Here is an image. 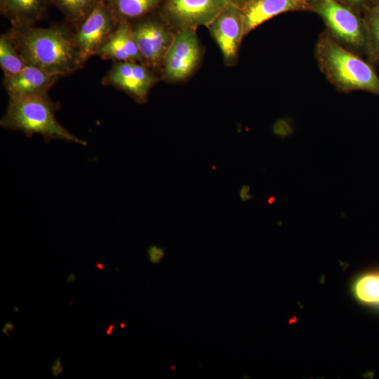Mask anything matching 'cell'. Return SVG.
<instances>
[{"label":"cell","mask_w":379,"mask_h":379,"mask_svg":"<svg viewBox=\"0 0 379 379\" xmlns=\"http://www.w3.org/2000/svg\"><path fill=\"white\" fill-rule=\"evenodd\" d=\"M26 62L8 33L0 36V66L4 77L20 72Z\"/></svg>","instance_id":"e0dca14e"},{"label":"cell","mask_w":379,"mask_h":379,"mask_svg":"<svg viewBox=\"0 0 379 379\" xmlns=\"http://www.w3.org/2000/svg\"><path fill=\"white\" fill-rule=\"evenodd\" d=\"M95 266L98 269L102 270L104 269V265L102 262H96Z\"/></svg>","instance_id":"83f0119b"},{"label":"cell","mask_w":379,"mask_h":379,"mask_svg":"<svg viewBox=\"0 0 379 379\" xmlns=\"http://www.w3.org/2000/svg\"><path fill=\"white\" fill-rule=\"evenodd\" d=\"M200 55L195 29H180L166 53L163 62L164 76L174 81L185 79L197 66Z\"/></svg>","instance_id":"52a82bcc"},{"label":"cell","mask_w":379,"mask_h":379,"mask_svg":"<svg viewBox=\"0 0 379 379\" xmlns=\"http://www.w3.org/2000/svg\"><path fill=\"white\" fill-rule=\"evenodd\" d=\"M27 65L65 76L82 68L74 34L65 26L15 27L7 32Z\"/></svg>","instance_id":"6da1fadb"},{"label":"cell","mask_w":379,"mask_h":379,"mask_svg":"<svg viewBox=\"0 0 379 379\" xmlns=\"http://www.w3.org/2000/svg\"><path fill=\"white\" fill-rule=\"evenodd\" d=\"M338 2L357 13L366 12L371 5L373 0H337Z\"/></svg>","instance_id":"ffe728a7"},{"label":"cell","mask_w":379,"mask_h":379,"mask_svg":"<svg viewBox=\"0 0 379 379\" xmlns=\"http://www.w3.org/2000/svg\"><path fill=\"white\" fill-rule=\"evenodd\" d=\"M165 255V250L161 247L152 246L148 249V255L149 261L153 264H157L161 262Z\"/></svg>","instance_id":"44dd1931"},{"label":"cell","mask_w":379,"mask_h":379,"mask_svg":"<svg viewBox=\"0 0 379 379\" xmlns=\"http://www.w3.org/2000/svg\"><path fill=\"white\" fill-rule=\"evenodd\" d=\"M60 77L37 67L26 65L18 74L4 77V86L9 100L44 95Z\"/></svg>","instance_id":"8fae6325"},{"label":"cell","mask_w":379,"mask_h":379,"mask_svg":"<svg viewBox=\"0 0 379 379\" xmlns=\"http://www.w3.org/2000/svg\"><path fill=\"white\" fill-rule=\"evenodd\" d=\"M119 325H120L121 328H124L125 326H126V324H125L124 321H121V323L119 324Z\"/></svg>","instance_id":"f1b7e54d"},{"label":"cell","mask_w":379,"mask_h":379,"mask_svg":"<svg viewBox=\"0 0 379 379\" xmlns=\"http://www.w3.org/2000/svg\"><path fill=\"white\" fill-rule=\"evenodd\" d=\"M100 0H51L72 23L81 24Z\"/></svg>","instance_id":"ac0fdd59"},{"label":"cell","mask_w":379,"mask_h":379,"mask_svg":"<svg viewBox=\"0 0 379 379\" xmlns=\"http://www.w3.org/2000/svg\"><path fill=\"white\" fill-rule=\"evenodd\" d=\"M208 27L225 60L233 62L242 38L246 35L241 8L231 4Z\"/></svg>","instance_id":"9c48e42d"},{"label":"cell","mask_w":379,"mask_h":379,"mask_svg":"<svg viewBox=\"0 0 379 379\" xmlns=\"http://www.w3.org/2000/svg\"><path fill=\"white\" fill-rule=\"evenodd\" d=\"M351 292L359 303L379 311V268L357 275L352 283Z\"/></svg>","instance_id":"9a60e30c"},{"label":"cell","mask_w":379,"mask_h":379,"mask_svg":"<svg viewBox=\"0 0 379 379\" xmlns=\"http://www.w3.org/2000/svg\"><path fill=\"white\" fill-rule=\"evenodd\" d=\"M247 1L248 0H229V1L232 4L240 8H241L244 6V5L247 2Z\"/></svg>","instance_id":"d4e9b609"},{"label":"cell","mask_w":379,"mask_h":379,"mask_svg":"<svg viewBox=\"0 0 379 379\" xmlns=\"http://www.w3.org/2000/svg\"><path fill=\"white\" fill-rule=\"evenodd\" d=\"M51 3V0H0V11L12 27H27L42 17Z\"/></svg>","instance_id":"5bb4252c"},{"label":"cell","mask_w":379,"mask_h":379,"mask_svg":"<svg viewBox=\"0 0 379 379\" xmlns=\"http://www.w3.org/2000/svg\"><path fill=\"white\" fill-rule=\"evenodd\" d=\"M376 2L379 3V0H377Z\"/></svg>","instance_id":"f546056e"},{"label":"cell","mask_w":379,"mask_h":379,"mask_svg":"<svg viewBox=\"0 0 379 379\" xmlns=\"http://www.w3.org/2000/svg\"><path fill=\"white\" fill-rule=\"evenodd\" d=\"M314 55L321 72L338 91L379 95V77L371 64L340 44L327 29L319 34Z\"/></svg>","instance_id":"7a4b0ae2"},{"label":"cell","mask_w":379,"mask_h":379,"mask_svg":"<svg viewBox=\"0 0 379 379\" xmlns=\"http://www.w3.org/2000/svg\"><path fill=\"white\" fill-rule=\"evenodd\" d=\"M155 81L145 65L133 61L114 62L102 80L103 85L121 90L139 102L146 100Z\"/></svg>","instance_id":"ba28073f"},{"label":"cell","mask_w":379,"mask_h":379,"mask_svg":"<svg viewBox=\"0 0 379 379\" xmlns=\"http://www.w3.org/2000/svg\"><path fill=\"white\" fill-rule=\"evenodd\" d=\"M59 107V103L53 102L47 94L9 100L0 125L21 131L27 137L39 134L46 142L61 140L86 145V141L74 135L56 119L55 114Z\"/></svg>","instance_id":"3957f363"},{"label":"cell","mask_w":379,"mask_h":379,"mask_svg":"<svg viewBox=\"0 0 379 379\" xmlns=\"http://www.w3.org/2000/svg\"><path fill=\"white\" fill-rule=\"evenodd\" d=\"M13 329L14 325L10 321H7L2 328V331L6 335V336L9 337L10 335L8 331H13Z\"/></svg>","instance_id":"cb8c5ba5"},{"label":"cell","mask_w":379,"mask_h":379,"mask_svg":"<svg viewBox=\"0 0 379 379\" xmlns=\"http://www.w3.org/2000/svg\"><path fill=\"white\" fill-rule=\"evenodd\" d=\"M97 55L103 60L133 61L146 65L135 39L133 26L126 20L119 21L115 30Z\"/></svg>","instance_id":"4fadbf2b"},{"label":"cell","mask_w":379,"mask_h":379,"mask_svg":"<svg viewBox=\"0 0 379 379\" xmlns=\"http://www.w3.org/2000/svg\"><path fill=\"white\" fill-rule=\"evenodd\" d=\"M232 4L229 0H166L163 14L180 29L210 25Z\"/></svg>","instance_id":"8992f818"},{"label":"cell","mask_w":379,"mask_h":379,"mask_svg":"<svg viewBox=\"0 0 379 379\" xmlns=\"http://www.w3.org/2000/svg\"><path fill=\"white\" fill-rule=\"evenodd\" d=\"M75 279H76L75 275L72 273V274H69V276L67 277V281L69 283L74 281Z\"/></svg>","instance_id":"4316f807"},{"label":"cell","mask_w":379,"mask_h":379,"mask_svg":"<svg viewBox=\"0 0 379 379\" xmlns=\"http://www.w3.org/2000/svg\"><path fill=\"white\" fill-rule=\"evenodd\" d=\"M368 34L367 61L370 64L379 62V3H373L365 12Z\"/></svg>","instance_id":"d6986e66"},{"label":"cell","mask_w":379,"mask_h":379,"mask_svg":"<svg viewBox=\"0 0 379 379\" xmlns=\"http://www.w3.org/2000/svg\"><path fill=\"white\" fill-rule=\"evenodd\" d=\"M114 324L111 323L108 325L107 329H106V334L107 335H110L112 332L113 331L114 328Z\"/></svg>","instance_id":"484cf974"},{"label":"cell","mask_w":379,"mask_h":379,"mask_svg":"<svg viewBox=\"0 0 379 379\" xmlns=\"http://www.w3.org/2000/svg\"><path fill=\"white\" fill-rule=\"evenodd\" d=\"M133 28V34L146 65H163L166 53L173 39L170 32L154 20H145Z\"/></svg>","instance_id":"30bf717a"},{"label":"cell","mask_w":379,"mask_h":379,"mask_svg":"<svg viewBox=\"0 0 379 379\" xmlns=\"http://www.w3.org/2000/svg\"><path fill=\"white\" fill-rule=\"evenodd\" d=\"M310 11L318 14L332 36L345 47L366 56L368 34L365 19L337 0H310Z\"/></svg>","instance_id":"277c9868"},{"label":"cell","mask_w":379,"mask_h":379,"mask_svg":"<svg viewBox=\"0 0 379 379\" xmlns=\"http://www.w3.org/2000/svg\"><path fill=\"white\" fill-rule=\"evenodd\" d=\"M118 21L140 18L154 8L160 0H107Z\"/></svg>","instance_id":"2e32d148"},{"label":"cell","mask_w":379,"mask_h":379,"mask_svg":"<svg viewBox=\"0 0 379 379\" xmlns=\"http://www.w3.org/2000/svg\"><path fill=\"white\" fill-rule=\"evenodd\" d=\"M51 372L55 378L61 374L64 370V366L61 364L60 357L56 358L53 364L51 366Z\"/></svg>","instance_id":"7402d4cb"},{"label":"cell","mask_w":379,"mask_h":379,"mask_svg":"<svg viewBox=\"0 0 379 379\" xmlns=\"http://www.w3.org/2000/svg\"><path fill=\"white\" fill-rule=\"evenodd\" d=\"M245 34L272 18L288 11H310V0H248L241 8Z\"/></svg>","instance_id":"7c38bea8"},{"label":"cell","mask_w":379,"mask_h":379,"mask_svg":"<svg viewBox=\"0 0 379 379\" xmlns=\"http://www.w3.org/2000/svg\"><path fill=\"white\" fill-rule=\"evenodd\" d=\"M118 22L107 0H100L74 34L85 62L92 55H97L115 30Z\"/></svg>","instance_id":"5b68a950"},{"label":"cell","mask_w":379,"mask_h":379,"mask_svg":"<svg viewBox=\"0 0 379 379\" xmlns=\"http://www.w3.org/2000/svg\"><path fill=\"white\" fill-rule=\"evenodd\" d=\"M239 195L241 201H243L251 199V194H250V187L248 185H243L240 190Z\"/></svg>","instance_id":"603a6c76"}]
</instances>
